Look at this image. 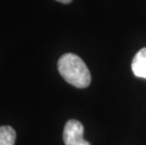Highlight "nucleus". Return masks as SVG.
Instances as JSON below:
<instances>
[{
  "mask_svg": "<svg viewBox=\"0 0 146 145\" xmlns=\"http://www.w3.org/2000/svg\"><path fill=\"white\" fill-rule=\"evenodd\" d=\"M60 75L76 88H87L91 83V73L85 62L76 55L67 53L61 56L58 62Z\"/></svg>",
  "mask_w": 146,
  "mask_h": 145,
  "instance_id": "f257e3e1",
  "label": "nucleus"
},
{
  "mask_svg": "<svg viewBox=\"0 0 146 145\" xmlns=\"http://www.w3.org/2000/svg\"><path fill=\"white\" fill-rule=\"evenodd\" d=\"M84 127L76 120H70L66 122L63 130V141L65 145H91L83 138Z\"/></svg>",
  "mask_w": 146,
  "mask_h": 145,
  "instance_id": "f03ea898",
  "label": "nucleus"
},
{
  "mask_svg": "<svg viewBox=\"0 0 146 145\" xmlns=\"http://www.w3.org/2000/svg\"><path fill=\"white\" fill-rule=\"evenodd\" d=\"M131 68L137 77L146 79V47L141 49L132 60Z\"/></svg>",
  "mask_w": 146,
  "mask_h": 145,
  "instance_id": "7ed1b4c3",
  "label": "nucleus"
},
{
  "mask_svg": "<svg viewBox=\"0 0 146 145\" xmlns=\"http://www.w3.org/2000/svg\"><path fill=\"white\" fill-rule=\"evenodd\" d=\"M16 133L11 126H0V145H14Z\"/></svg>",
  "mask_w": 146,
  "mask_h": 145,
  "instance_id": "20e7f679",
  "label": "nucleus"
},
{
  "mask_svg": "<svg viewBox=\"0 0 146 145\" xmlns=\"http://www.w3.org/2000/svg\"><path fill=\"white\" fill-rule=\"evenodd\" d=\"M57 1L60 2V3H63V4H68V3L72 2V0H57Z\"/></svg>",
  "mask_w": 146,
  "mask_h": 145,
  "instance_id": "39448f33",
  "label": "nucleus"
}]
</instances>
